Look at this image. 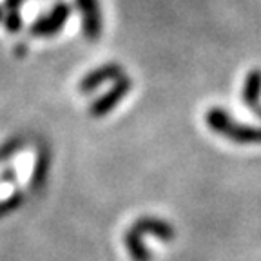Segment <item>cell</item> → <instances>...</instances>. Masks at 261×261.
Returning <instances> with one entry per match:
<instances>
[{
  "label": "cell",
  "instance_id": "5b68a950",
  "mask_svg": "<svg viewBox=\"0 0 261 261\" xmlns=\"http://www.w3.org/2000/svg\"><path fill=\"white\" fill-rule=\"evenodd\" d=\"M127 89H129V82L127 80H123L120 86H116L113 91H111L107 96H103L102 100H98V103L93 107V114H103V113H107V111L111 109V107L114 106V103H118V100L123 96V94L127 93Z\"/></svg>",
  "mask_w": 261,
  "mask_h": 261
},
{
  "label": "cell",
  "instance_id": "6da1fadb",
  "mask_svg": "<svg viewBox=\"0 0 261 261\" xmlns=\"http://www.w3.org/2000/svg\"><path fill=\"white\" fill-rule=\"evenodd\" d=\"M207 125L211 127L216 135H221L225 138L232 140L236 143H261V127L245 125L238 123L221 107H212L207 113Z\"/></svg>",
  "mask_w": 261,
  "mask_h": 261
},
{
  "label": "cell",
  "instance_id": "ba28073f",
  "mask_svg": "<svg viewBox=\"0 0 261 261\" xmlns=\"http://www.w3.org/2000/svg\"><path fill=\"white\" fill-rule=\"evenodd\" d=\"M254 113H256V114H257V118H259V120H261V106H259V107H257V109H256V111H254Z\"/></svg>",
  "mask_w": 261,
  "mask_h": 261
},
{
  "label": "cell",
  "instance_id": "277c9868",
  "mask_svg": "<svg viewBox=\"0 0 261 261\" xmlns=\"http://www.w3.org/2000/svg\"><path fill=\"white\" fill-rule=\"evenodd\" d=\"M76 6L84 15V29L89 38H96L100 33V9L96 0H76Z\"/></svg>",
  "mask_w": 261,
  "mask_h": 261
},
{
  "label": "cell",
  "instance_id": "52a82bcc",
  "mask_svg": "<svg viewBox=\"0 0 261 261\" xmlns=\"http://www.w3.org/2000/svg\"><path fill=\"white\" fill-rule=\"evenodd\" d=\"M20 4H22V0H6V8L13 9V11H15Z\"/></svg>",
  "mask_w": 261,
  "mask_h": 261
},
{
  "label": "cell",
  "instance_id": "9c48e42d",
  "mask_svg": "<svg viewBox=\"0 0 261 261\" xmlns=\"http://www.w3.org/2000/svg\"><path fill=\"white\" fill-rule=\"evenodd\" d=\"M0 16H2V13H0Z\"/></svg>",
  "mask_w": 261,
  "mask_h": 261
},
{
  "label": "cell",
  "instance_id": "7a4b0ae2",
  "mask_svg": "<svg viewBox=\"0 0 261 261\" xmlns=\"http://www.w3.org/2000/svg\"><path fill=\"white\" fill-rule=\"evenodd\" d=\"M67 15H69V8H67L65 4H58L47 16L40 18L37 24L33 25V35H38V37H49V35L60 31V28L64 25Z\"/></svg>",
  "mask_w": 261,
  "mask_h": 261
},
{
  "label": "cell",
  "instance_id": "8992f818",
  "mask_svg": "<svg viewBox=\"0 0 261 261\" xmlns=\"http://www.w3.org/2000/svg\"><path fill=\"white\" fill-rule=\"evenodd\" d=\"M116 74H118V67H113V65H109V67H103V69L96 71V73H93L91 76H87L86 80L82 82V91L94 89L100 82L109 80V78L116 76Z\"/></svg>",
  "mask_w": 261,
  "mask_h": 261
},
{
  "label": "cell",
  "instance_id": "3957f363",
  "mask_svg": "<svg viewBox=\"0 0 261 261\" xmlns=\"http://www.w3.org/2000/svg\"><path fill=\"white\" fill-rule=\"evenodd\" d=\"M241 100L245 107L250 111H256L261 106V71L252 69L247 73L243 82V91H241Z\"/></svg>",
  "mask_w": 261,
  "mask_h": 261
}]
</instances>
